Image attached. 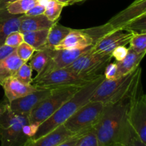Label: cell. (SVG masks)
<instances>
[{"label":"cell","instance_id":"2","mask_svg":"<svg viewBox=\"0 0 146 146\" xmlns=\"http://www.w3.org/2000/svg\"><path fill=\"white\" fill-rule=\"evenodd\" d=\"M104 74L80 88L71 98L66 101L51 116L41 123L36 133L31 139L36 140L51 131L59 125H63L70 117L74 115L81 107L88 103L98 84L104 80Z\"/></svg>","mask_w":146,"mask_h":146},{"label":"cell","instance_id":"44","mask_svg":"<svg viewBox=\"0 0 146 146\" xmlns=\"http://www.w3.org/2000/svg\"><path fill=\"white\" fill-rule=\"evenodd\" d=\"M86 0H75V4L76 3H79V2H83V1H85Z\"/></svg>","mask_w":146,"mask_h":146},{"label":"cell","instance_id":"27","mask_svg":"<svg viewBox=\"0 0 146 146\" xmlns=\"http://www.w3.org/2000/svg\"><path fill=\"white\" fill-rule=\"evenodd\" d=\"M130 47L138 54L146 53V33L133 34L129 41Z\"/></svg>","mask_w":146,"mask_h":146},{"label":"cell","instance_id":"39","mask_svg":"<svg viewBox=\"0 0 146 146\" xmlns=\"http://www.w3.org/2000/svg\"><path fill=\"white\" fill-rule=\"evenodd\" d=\"M9 107L8 101H1L0 102V118L2 116L3 114L4 113L7 109Z\"/></svg>","mask_w":146,"mask_h":146},{"label":"cell","instance_id":"35","mask_svg":"<svg viewBox=\"0 0 146 146\" xmlns=\"http://www.w3.org/2000/svg\"><path fill=\"white\" fill-rule=\"evenodd\" d=\"M38 127H39V125H37V124L29 123L26 124L24 126L23 132L27 137H29V138H32L35 135V134L36 133Z\"/></svg>","mask_w":146,"mask_h":146},{"label":"cell","instance_id":"22","mask_svg":"<svg viewBox=\"0 0 146 146\" xmlns=\"http://www.w3.org/2000/svg\"><path fill=\"white\" fill-rule=\"evenodd\" d=\"M71 29L55 22L49 29L45 46L54 49L70 32Z\"/></svg>","mask_w":146,"mask_h":146},{"label":"cell","instance_id":"24","mask_svg":"<svg viewBox=\"0 0 146 146\" xmlns=\"http://www.w3.org/2000/svg\"><path fill=\"white\" fill-rule=\"evenodd\" d=\"M82 30L91 38L93 41V45L98 42L99 40H101L103 37L106 36L107 34L115 31L108 22L106 23L103 25L98 26V27L84 29Z\"/></svg>","mask_w":146,"mask_h":146},{"label":"cell","instance_id":"28","mask_svg":"<svg viewBox=\"0 0 146 146\" xmlns=\"http://www.w3.org/2000/svg\"><path fill=\"white\" fill-rule=\"evenodd\" d=\"M14 77L24 84H32L34 78H32V69L29 64L24 63L17 70Z\"/></svg>","mask_w":146,"mask_h":146},{"label":"cell","instance_id":"41","mask_svg":"<svg viewBox=\"0 0 146 146\" xmlns=\"http://www.w3.org/2000/svg\"><path fill=\"white\" fill-rule=\"evenodd\" d=\"M17 0H0V9H5V7L10 3L13 2Z\"/></svg>","mask_w":146,"mask_h":146},{"label":"cell","instance_id":"23","mask_svg":"<svg viewBox=\"0 0 146 146\" xmlns=\"http://www.w3.org/2000/svg\"><path fill=\"white\" fill-rule=\"evenodd\" d=\"M48 30L49 29L22 33L24 41L34 47L35 51L41 49L46 44Z\"/></svg>","mask_w":146,"mask_h":146},{"label":"cell","instance_id":"13","mask_svg":"<svg viewBox=\"0 0 146 146\" xmlns=\"http://www.w3.org/2000/svg\"><path fill=\"white\" fill-rule=\"evenodd\" d=\"M133 33L122 30H115L103 37L101 40L92 46V51L102 54H111L120 46H126L129 44Z\"/></svg>","mask_w":146,"mask_h":146},{"label":"cell","instance_id":"21","mask_svg":"<svg viewBox=\"0 0 146 146\" xmlns=\"http://www.w3.org/2000/svg\"><path fill=\"white\" fill-rule=\"evenodd\" d=\"M36 54L30 58L29 66L31 69L37 72V75L41 74L48 64L50 58L54 54V49L44 46L41 49L36 51ZM36 75V76H37Z\"/></svg>","mask_w":146,"mask_h":146},{"label":"cell","instance_id":"14","mask_svg":"<svg viewBox=\"0 0 146 146\" xmlns=\"http://www.w3.org/2000/svg\"><path fill=\"white\" fill-rule=\"evenodd\" d=\"M74 135L63 124L37 139H29L24 146H56Z\"/></svg>","mask_w":146,"mask_h":146},{"label":"cell","instance_id":"34","mask_svg":"<svg viewBox=\"0 0 146 146\" xmlns=\"http://www.w3.org/2000/svg\"><path fill=\"white\" fill-rule=\"evenodd\" d=\"M128 51V48H126L125 46H120L115 48L112 51L111 54H112V56L115 58L116 61H121L126 56Z\"/></svg>","mask_w":146,"mask_h":146},{"label":"cell","instance_id":"7","mask_svg":"<svg viewBox=\"0 0 146 146\" xmlns=\"http://www.w3.org/2000/svg\"><path fill=\"white\" fill-rule=\"evenodd\" d=\"M104 106L102 102L89 101L71 115L64 125L74 134L88 131L98 122Z\"/></svg>","mask_w":146,"mask_h":146},{"label":"cell","instance_id":"29","mask_svg":"<svg viewBox=\"0 0 146 146\" xmlns=\"http://www.w3.org/2000/svg\"><path fill=\"white\" fill-rule=\"evenodd\" d=\"M124 146H146L138 138V135L135 133L134 130L128 123V128H127L126 133H125V139L123 142Z\"/></svg>","mask_w":146,"mask_h":146},{"label":"cell","instance_id":"43","mask_svg":"<svg viewBox=\"0 0 146 146\" xmlns=\"http://www.w3.org/2000/svg\"><path fill=\"white\" fill-rule=\"evenodd\" d=\"M109 146H124V145H122V144H121V143H115V144H113V145H109Z\"/></svg>","mask_w":146,"mask_h":146},{"label":"cell","instance_id":"10","mask_svg":"<svg viewBox=\"0 0 146 146\" xmlns=\"http://www.w3.org/2000/svg\"><path fill=\"white\" fill-rule=\"evenodd\" d=\"M146 16V0H135L108 21L115 30L125 31L131 24Z\"/></svg>","mask_w":146,"mask_h":146},{"label":"cell","instance_id":"33","mask_svg":"<svg viewBox=\"0 0 146 146\" xmlns=\"http://www.w3.org/2000/svg\"><path fill=\"white\" fill-rule=\"evenodd\" d=\"M117 73V64L116 63H109L106 66L104 71V78L106 79H113L115 78Z\"/></svg>","mask_w":146,"mask_h":146},{"label":"cell","instance_id":"19","mask_svg":"<svg viewBox=\"0 0 146 146\" xmlns=\"http://www.w3.org/2000/svg\"><path fill=\"white\" fill-rule=\"evenodd\" d=\"M55 22H52L46 18L44 14L38 16H27L23 14L21 17L19 31L21 33L38 31L50 29Z\"/></svg>","mask_w":146,"mask_h":146},{"label":"cell","instance_id":"6","mask_svg":"<svg viewBox=\"0 0 146 146\" xmlns=\"http://www.w3.org/2000/svg\"><path fill=\"white\" fill-rule=\"evenodd\" d=\"M99 76L96 77L78 74L70 68H64L51 71L48 74L38 77V78L34 79L31 84L38 88H50L73 86H84L96 79Z\"/></svg>","mask_w":146,"mask_h":146},{"label":"cell","instance_id":"36","mask_svg":"<svg viewBox=\"0 0 146 146\" xmlns=\"http://www.w3.org/2000/svg\"><path fill=\"white\" fill-rule=\"evenodd\" d=\"M86 132H88V131H86ZM86 132L76 134V135H74V136L68 138V140L64 141V142L58 144V145L56 146H76V145L77 144V143H78V141L80 140V138H81V136H82L84 134H85Z\"/></svg>","mask_w":146,"mask_h":146},{"label":"cell","instance_id":"17","mask_svg":"<svg viewBox=\"0 0 146 146\" xmlns=\"http://www.w3.org/2000/svg\"><path fill=\"white\" fill-rule=\"evenodd\" d=\"M21 15L11 14L6 9H0V45L4 44L7 36L19 31Z\"/></svg>","mask_w":146,"mask_h":146},{"label":"cell","instance_id":"20","mask_svg":"<svg viewBox=\"0 0 146 146\" xmlns=\"http://www.w3.org/2000/svg\"><path fill=\"white\" fill-rule=\"evenodd\" d=\"M24 61L14 51L7 58L0 61V85L4 80L10 76H14Z\"/></svg>","mask_w":146,"mask_h":146},{"label":"cell","instance_id":"18","mask_svg":"<svg viewBox=\"0 0 146 146\" xmlns=\"http://www.w3.org/2000/svg\"><path fill=\"white\" fill-rule=\"evenodd\" d=\"M145 55V53L138 54L131 48H128L126 56L122 61L115 62L117 64V73L115 78L124 76L133 71L135 68L139 66Z\"/></svg>","mask_w":146,"mask_h":146},{"label":"cell","instance_id":"37","mask_svg":"<svg viewBox=\"0 0 146 146\" xmlns=\"http://www.w3.org/2000/svg\"><path fill=\"white\" fill-rule=\"evenodd\" d=\"M45 11V7L39 5L38 4H36L32 8L30 9L26 14L27 16H38L44 14Z\"/></svg>","mask_w":146,"mask_h":146},{"label":"cell","instance_id":"16","mask_svg":"<svg viewBox=\"0 0 146 146\" xmlns=\"http://www.w3.org/2000/svg\"><path fill=\"white\" fill-rule=\"evenodd\" d=\"M4 91V94L8 102L24 96L27 94L36 91L38 87L32 84H24L14 76H10L3 81L1 84Z\"/></svg>","mask_w":146,"mask_h":146},{"label":"cell","instance_id":"38","mask_svg":"<svg viewBox=\"0 0 146 146\" xmlns=\"http://www.w3.org/2000/svg\"><path fill=\"white\" fill-rule=\"evenodd\" d=\"M16 51V48L7 46L6 44L0 45V61L7 58L8 56Z\"/></svg>","mask_w":146,"mask_h":146},{"label":"cell","instance_id":"3","mask_svg":"<svg viewBox=\"0 0 146 146\" xmlns=\"http://www.w3.org/2000/svg\"><path fill=\"white\" fill-rule=\"evenodd\" d=\"M141 67L124 76L104 80L98 84L90 101H100L103 104H114L132 96L141 84Z\"/></svg>","mask_w":146,"mask_h":146},{"label":"cell","instance_id":"15","mask_svg":"<svg viewBox=\"0 0 146 146\" xmlns=\"http://www.w3.org/2000/svg\"><path fill=\"white\" fill-rule=\"evenodd\" d=\"M93 46L91 38L82 29H73L54 48V50H75Z\"/></svg>","mask_w":146,"mask_h":146},{"label":"cell","instance_id":"8","mask_svg":"<svg viewBox=\"0 0 146 146\" xmlns=\"http://www.w3.org/2000/svg\"><path fill=\"white\" fill-rule=\"evenodd\" d=\"M91 48L83 54L67 68L78 74L91 76L96 77L104 74L106 66L112 59V54L94 52Z\"/></svg>","mask_w":146,"mask_h":146},{"label":"cell","instance_id":"26","mask_svg":"<svg viewBox=\"0 0 146 146\" xmlns=\"http://www.w3.org/2000/svg\"><path fill=\"white\" fill-rule=\"evenodd\" d=\"M64 6L56 0H51L45 7L44 15L52 22H56L61 16Z\"/></svg>","mask_w":146,"mask_h":146},{"label":"cell","instance_id":"30","mask_svg":"<svg viewBox=\"0 0 146 146\" xmlns=\"http://www.w3.org/2000/svg\"><path fill=\"white\" fill-rule=\"evenodd\" d=\"M76 146H99L94 128L84 134Z\"/></svg>","mask_w":146,"mask_h":146},{"label":"cell","instance_id":"42","mask_svg":"<svg viewBox=\"0 0 146 146\" xmlns=\"http://www.w3.org/2000/svg\"><path fill=\"white\" fill-rule=\"evenodd\" d=\"M51 1V0H36V4L46 7Z\"/></svg>","mask_w":146,"mask_h":146},{"label":"cell","instance_id":"40","mask_svg":"<svg viewBox=\"0 0 146 146\" xmlns=\"http://www.w3.org/2000/svg\"><path fill=\"white\" fill-rule=\"evenodd\" d=\"M58 3L62 4L64 7H66L68 5H72L75 4V0H56Z\"/></svg>","mask_w":146,"mask_h":146},{"label":"cell","instance_id":"5","mask_svg":"<svg viewBox=\"0 0 146 146\" xmlns=\"http://www.w3.org/2000/svg\"><path fill=\"white\" fill-rule=\"evenodd\" d=\"M82 87L73 86L54 88L51 94L41 101L29 114V123L41 125Z\"/></svg>","mask_w":146,"mask_h":146},{"label":"cell","instance_id":"11","mask_svg":"<svg viewBox=\"0 0 146 146\" xmlns=\"http://www.w3.org/2000/svg\"><path fill=\"white\" fill-rule=\"evenodd\" d=\"M54 88H38L36 91L9 102V107L14 113L29 115L31 111L51 94Z\"/></svg>","mask_w":146,"mask_h":146},{"label":"cell","instance_id":"12","mask_svg":"<svg viewBox=\"0 0 146 146\" xmlns=\"http://www.w3.org/2000/svg\"><path fill=\"white\" fill-rule=\"evenodd\" d=\"M92 46L85 48L75 50H54L52 56L50 58L48 64L45 67L42 72L37 75L34 79L38 78L41 76L46 74L51 71L57 69L67 68L72 64L77 58L81 56L83 54L88 51Z\"/></svg>","mask_w":146,"mask_h":146},{"label":"cell","instance_id":"25","mask_svg":"<svg viewBox=\"0 0 146 146\" xmlns=\"http://www.w3.org/2000/svg\"><path fill=\"white\" fill-rule=\"evenodd\" d=\"M36 4V0H17L5 7L9 13L15 15L24 14Z\"/></svg>","mask_w":146,"mask_h":146},{"label":"cell","instance_id":"9","mask_svg":"<svg viewBox=\"0 0 146 146\" xmlns=\"http://www.w3.org/2000/svg\"><path fill=\"white\" fill-rule=\"evenodd\" d=\"M127 119L138 138L146 145V96L141 85L131 96Z\"/></svg>","mask_w":146,"mask_h":146},{"label":"cell","instance_id":"4","mask_svg":"<svg viewBox=\"0 0 146 146\" xmlns=\"http://www.w3.org/2000/svg\"><path fill=\"white\" fill-rule=\"evenodd\" d=\"M27 115L14 113L9 107L0 118V146H24L29 140L23 128L29 123Z\"/></svg>","mask_w":146,"mask_h":146},{"label":"cell","instance_id":"1","mask_svg":"<svg viewBox=\"0 0 146 146\" xmlns=\"http://www.w3.org/2000/svg\"><path fill=\"white\" fill-rule=\"evenodd\" d=\"M131 98L105 104L101 118L94 126L99 146H109L115 143L123 145L128 124L127 113Z\"/></svg>","mask_w":146,"mask_h":146},{"label":"cell","instance_id":"32","mask_svg":"<svg viewBox=\"0 0 146 146\" xmlns=\"http://www.w3.org/2000/svg\"><path fill=\"white\" fill-rule=\"evenodd\" d=\"M24 41L23 34L20 32L19 31H18L11 33L9 35L7 36L5 41H4V44L17 48Z\"/></svg>","mask_w":146,"mask_h":146},{"label":"cell","instance_id":"31","mask_svg":"<svg viewBox=\"0 0 146 146\" xmlns=\"http://www.w3.org/2000/svg\"><path fill=\"white\" fill-rule=\"evenodd\" d=\"M34 51H36L34 47H32L25 41L21 43L16 48V52H17V55L24 63H27V61L31 58Z\"/></svg>","mask_w":146,"mask_h":146}]
</instances>
